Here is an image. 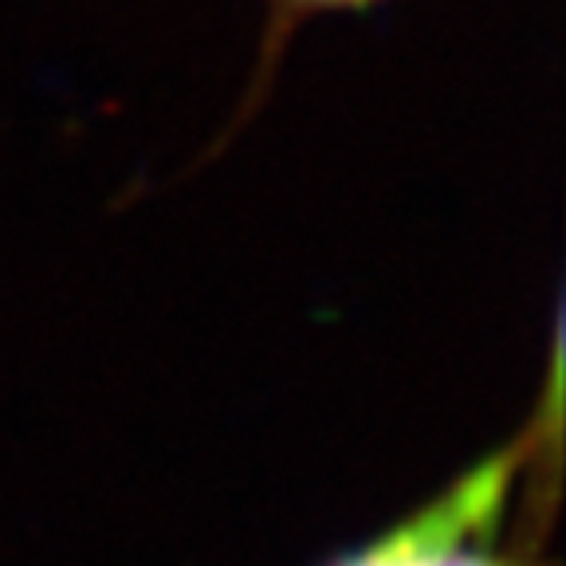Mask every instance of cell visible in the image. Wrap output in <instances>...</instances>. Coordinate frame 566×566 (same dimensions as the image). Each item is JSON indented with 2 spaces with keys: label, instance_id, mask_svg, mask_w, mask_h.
<instances>
[{
  "label": "cell",
  "instance_id": "1",
  "mask_svg": "<svg viewBox=\"0 0 566 566\" xmlns=\"http://www.w3.org/2000/svg\"><path fill=\"white\" fill-rule=\"evenodd\" d=\"M283 12H338V9H366L378 0H275Z\"/></svg>",
  "mask_w": 566,
  "mask_h": 566
}]
</instances>
